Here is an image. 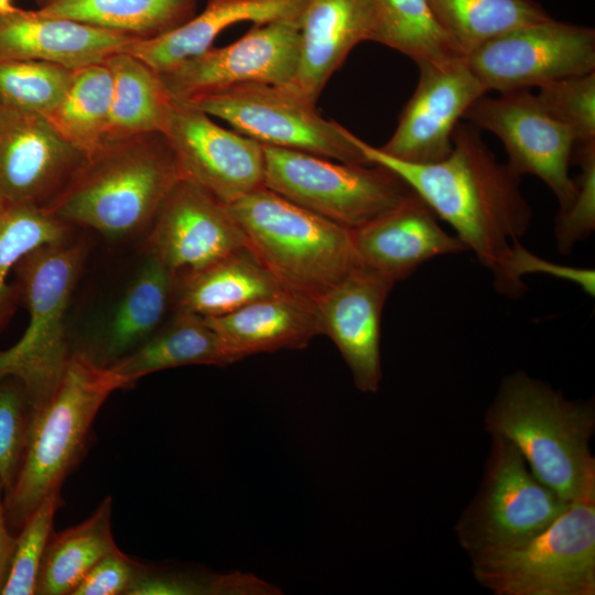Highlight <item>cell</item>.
<instances>
[{
    "label": "cell",
    "instance_id": "cell-1",
    "mask_svg": "<svg viewBox=\"0 0 595 595\" xmlns=\"http://www.w3.org/2000/svg\"><path fill=\"white\" fill-rule=\"evenodd\" d=\"M349 134L368 163L394 172L453 227L467 250L493 272L497 290L509 296L508 260L512 244L530 226L532 209L521 193L520 176L497 160L480 130L459 122L450 154L426 164L392 158Z\"/></svg>",
    "mask_w": 595,
    "mask_h": 595
},
{
    "label": "cell",
    "instance_id": "cell-2",
    "mask_svg": "<svg viewBox=\"0 0 595 595\" xmlns=\"http://www.w3.org/2000/svg\"><path fill=\"white\" fill-rule=\"evenodd\" d=\"M484 422L490 435L509 441L533 475L564 501L595 487L593 403L567 400L519 370L502 380Z\"/></svg>",
    "mask_w": 595,
    "mask_h": 595
},
{
    "label": "cell",
    "instance_id": "cell-3",
    "mask_svg": "<svg viewBox=\"0 0 595 595\" xmlns=\"http://www.w3.org/2000/svg\"><path fill=\"white\" fill-rule=\"evenodd\" d=\"M180 180L163 133L108 141L87 155L47 210L68 225L120 237L152 224Z\"/></svg>",
    "mask_w": 595,
    "mask_h": 595
},
{
    "label": "cell",
    "instance_id": "cell-4",
    "mask_svg": "<svg viewBox=\"0 0 595 595\" xmlns=\"http://www.w3.org/2000/svg\"><path fill=\"white\" fill-rule=\"evenodd\" d=\"M122 388L109 367L82 349L73 350L50 400L32 413L28 446L19 475L3 493L6 521L12 534L83 458L93 423L107 398Z\"/></svg>",
    "mask_w": 595,
    "mask_h": 595
},
{
    "label": "cell",
    "instance_id": "cell-5",
    "mask_svg": "<svg viewBox=\"0 0 595 595\" xmlns=\"http://www.w3.org/2000/svg\"><path fill=\"white\" fill-rule=\"evenodd\" d=\"M290 293L315 302L359 266L353 231L262 186L227 205Z\"/></svg>",
    "mask_w": 595,
    "mask_h": 595
},
{
    "label": "cell",
    "instance_id": "cell-6",
    "mask_svg": "<svg viewBox=\"0 0 595 595\" xmlns=\"http://www.w3.org/2000/svg\"><path fill=\"white\" fill-rule=\"evenodd\" d=\"M84 257V242L68 239L30 251L14 267L29 323L18 342L0 351V376L22 381L32 413L53 396L73 354L66 312Z\"/></svg>",
    "mask_w": 595,
    "mask_h": 595
},
{
    "label": "cell",
    "instance_id": "cell-7",
    "mask_svg": "<svg viewBox=\"0 0 595 595\" xmlns=\"http://www.w3.org/2000/svg\"><path fill=\"white\" fill-rule=\"evenodd\" d=\"M470 558L476 581L497 595H594L595 487L524 543Z\"/></svg>",
    "mask_w": 595,
    "mask_h": 595
},
{
    "label": "cell",
    "instance_id": "cell-8",
    "mask_svg": "<svg viewBox=\"0 0 595 595\" xmlns=\"http://www.w3.org/2000/svg\"><path fill=\"white\" fill-rule=\"evenodd\" d=\"M263 186L350 230L389 214L414 192L379 164L343 163L263 145Z\"/></svg>",
    "mask_w": 595,
    "mask_h": 595
},
{
    "label": "cell",
    "instance_id": "cell-9",
    "mask_svg": "<svg viewBox=\"0 0 595 595\" xmlns=\"http://www.w3.org/2000/svg\"><path fill=\"white\" fill-rule=\"evenodd\" d=\"M188 104L263 145L298 150L343 163L368 164L350 131L324 119L316 101L294 86L246 83L192 98Z\"/></svg>",
    "mask_w": 595,
    "mask_h": 595
},
{
    "label": "cell",
    "instance_id": "cell-10",
    "mask_svg": "<svg viewBox=\"0 0 595 595\" xmlns=\"http://www.w3.org/2000/svg\"><path fill=\"white\" fill-rule=\"evenodd\" d=\"M569 504L533 475L509 441L491 435L480 487L455 532L470 556L516 547L549 527Z\"/></svg>",
    "mask_w": 595,
    "mask_h": 595
},
{
    "label": "cell",
    "instance_id": "cell-11",
    "mask_svg": "<svg viewBox=\"0 0 595 595\" xmlns=\"http://www.w3.org/2000/svg\"><path fill=\"white\" fill-rule=\"evenodd\" d=\"M466 61L488 93L539 88L595 71V31L550 18L486 42Z\"/></svg>",
    "mask_w": 595,
    "mask_h": 595
},
{
    "label": "cell",
    "instance_id": "cell-12",
    "mask_svg": "<svg viewBox=\"0 0 595 595\" xmlns=\"http://www.w3.org/2000/svg\"><path fill=\"white\" fill-rule=\"evenodd\" d=\"M464 119L497 136L507 151L510 170L518 176L539 177L556 197L560 212L567 208L575 194L569 166L576 140L547 112L536 94L515 89L497 97L484 95L466 110Z\"/></svg>",
    "mask_w": 595,
    "mask_h": 595
},
{
    "label": "cell",
    "instance_id": "cell-13",
    "mask_svg": "<svg viewBox=\"0 0 595 595\" xmlns=\"http://www.w3.org/2000/svg\"><path fill=\"white\" fill-rule=\"evenodd\" d=\"M300 61V23L277 20L256 23L223 47H210L158 73L177 101L246 83L290 85Z\"/></svg>",
    "mask_w": 595,
    "mask_h": 595
},
{
    "label": "cell",
    "instance_id": "cell-14",
    "mask_svg": "<svg viewBox=\"0 0 595 595\" xmlns=\"http://www.w3.org/2000/svg\"><path fill=\"white\" fill-rule=\"evenodd\" d=\"M163 134L182 180L223 204L230 205L263 186L262 144L218 126L202 110L173 99Z\"/></svg>",
    "mask_w": 595,
    "mask_h": 595
},
{
    "label": "cell",
    "instance_id": "cell-15",
    "mask_svg": "<svg viewBox=\"0 0 595 595\" xmlns=\"http://www.w3.org/2000/svg\"><path fill=\"white\" fill-rule=\"evenodd\" d=\"M86 159L44 116L0 107V206L47 209Z\"/></svg>",
    "mask_w": 595,
    "mask_h": 595
},
{
    "label": "cell",
    "instance_id": "cell-16",
    "mask_svg": "<svg viewBox=\"0 0 595 595\" xmlns=\"http://www.w3.org/2000/svg\"><path fill=\"white\" fill-rule=\"evenodd\" d=\"M147 244L149 255L158 258L176 281L250 247L227 205L185 180L167 195Z\"/></svg>",
    "mask_w": 595,
    "mask_h": 595
},
{
    "label": "cell",
    "instance_id": "cell-17",
    "mask_svg": "<svg viewBox=\"0 0 595 595\" xmlns=\"http://www.w3.org/2000/svg\"><path fill=\"white\" fill-rule=\"evenodd\" d=\"M419 71L418 85L394 132L379 149L402 161L426 164L450 154L459 120L488 91L466 57L444 65H421Z\"/></svg>",
    "mask_w": 595,
    "mask_h": 595
},
{
    "label": "cell",
    "instance_id": "cell-18",
    "mask_svg": "<svg viewBox=\"0 0 595 595\" xmlns=\"http://www.w3.org/2000/svg\"><path fill=\"white\" fill-rule=\"evenodd\" d=\"M396 283L361 264L316 300L321 335L337 347L356 388L378 391L381 378V314Z\"/></svg>",
    "mask_w": 595,
    "mask_h": 595
},
{
    "label": "cell",
    "instance_id": "cell-19",
    "mask_svg": "<svg viewBox=\"0 0 595 595\" xmlns=\"http://www.w3.org/2000/svg\"><path fill=\"white\" fill-rule=\"evenodd\" d=\"M353 237L359 264L394 283L432 258L467 250L440 226L437 216L415 193L394 210L354 230Z\"/></svg>",
    "mask_w": 595,
    "mask_h": 595
},
{
    "label": "cell",
    "instance_id": "cell-20",
    "mask_svg": "<svg viewBox=\"0 0 595 595\" xmlns=\"http://www.w3.org/2000/svg\"><path fill=\"white\" fill-rule=\"evenodd\" d=\"M137 39L36 10L0 17V61H42L76 69L104 63Z\"/></svg>",
    "mask_w": 595,
    "mask_h": 595
},
{
    "label": "cell",
    "instance_id": "cell-21",
    "mask_svg": "<svg viewBox=\"0 0 595 595\" xmlns=\"http://www.w3.org/2000/svg\"><path fill=\"white\" fill-rule=\"evenodd\" d=\"M371 31V0H304L300 61L291 85L316 101L353 48L370 41Z\"/></svg>",
    "mask_w": 595,
    "mask_h": 595
},
{
    "label": "cell",
    "instance_id": "cell-22",
    "mask_svg": "<svg viewBox=\"0 0 595 595\" xmlns=\"http://www.w3.org/2000/svg\"><path fill=\"white\" fill-rule=\"evenodd\" d=\"M303 3L304 0H208L199 14L166 33L137 39L125 52L162 73L210 48L218 34L232 24L277 20L300 23Z\"/></svg>",
    "mask_w": 595,
    "mask_h": 595
},
{
    "label": "cell",
    "instance_id": "cell-23",
    "mask_svg": "<svg viewBox=\"0 0 595 595\" xmlns=\"http://www.w3.org/2000/svg\"><path fill=\"white\" fill-rule=\"evenodd\" d=\"M205 320L236 363L256 354L303 349L321 335L315 303L294 294L257 301Z\"/></svg>",
    "mask_w": 595,
    "mask_h": 595
},
{
    "label": "cell",
    "instance_id": "cell-24",
    "mask_svg": "<svg viewBox=\"0 0 595 595\" xmlns=\"http://www.w3.org/2000/svg\"><path fill=\"white\" fill-rule=\"evenodd\" d=\"M176 282L177 311L203 317L228 314L257 301L292 294L250 247L235 251Z\"/></svg>",
    "mask_w": 595,
    "mask_h": 595
},
{
    "label": "cell",
    "instance_id": "cell-25",
    "mask_svg": "<svg viewBox=\"0 0 595 595\" xmlns=\"http://www.w3.org/2000/svg\"><path fill=\"white\" fill-rule=\"evenodd\" d=\"M236 360L205 317L177 311L173 321L109 368L122 388L142 377L187 365L226 367Z\"/></svg>",
    "mask_w": 595,
    "mask_h": 595
},
{
    "label": "cell",
    "instance_id": "cell-26",
    "mask_svg": "<svg viewBox=\"0 0 595 595\" xmlns=\"http://www.w3.org/2000/svg\"><path fill=\"white\" fill-rule=\"evenodd\" d=\"M175 283L174 274L149 255L116 307L101 342L87 355L99 366L110 367L143 344L165 315Z\"/></svg>",
    "mask_w": 595,
    "mask_h": 595
},
{
    "label": "cell",
    "instance_id": "cell-27",
    "mask_svg": "<svg viewBox=\"0 0 595 595\" xmlns=\"http://www.w3.org/2000/svg\"><path fill=\"white\" fill-rule=\"evenodd\" d=\"M104 64L112 77L111 107L104 142L163 133L173 98L159 74L125 51L112 54Z\"/></svg>",
    "mask_w": 595,
    "mask_h": 595
},
{
    "label": "cell",
    "instance_id": "cell-28",
    "mask_svg": "<svg viewBox=\"0 0 595 595\" xmlns=\"http://www.w3.org/2000/svg\"><path fill=\"white\" fill-rule=\"evenodd\" d=\"M112 497L80 523L53 531L41 564L37 595H72L89 570L117 549L111 532Z\"/></svg>",
    "mask_w": 595,
    "mask_h": 595
},
{
    "label": "cell",
    "instance_id": "cell-29",
    "mask_svg": "<svg viewBox=\"0 0 595 595\" xmlns=\"http://www.w3.org/2000/svg\"><path fill=\"white\" fill-rule=\"evenodd\" d=\"M43 15L150 39L188 21L197 0H36Z\"/></svg>",
    "mask_w": 595,
    "mask_h": 595
},
{
    "label": "cell",
    "instance_id": "cell-30",
    "mask_svg": "<svg viewBox=\"0 0 595 595\" xmlns=\"http://www.w3.org/2000/svg\"><path fill=\"white\" fill-rule=\"evenodd\" d=\"M370 41L421 65H444L466 56L446 33L428 0H371Z\"/></svg>",
    "mask_w": 595,
    "mask_h": 595
},
{
    "label": "cell",
    "instance_id": "cell-31",
    "mask_svg": "<svg viewBox=\"0 0 595 595\" xmlns=\"http://www.w3.org/2000/svg\"><path fill=\"white\" fill-rule=\"evenodd\" d=\"M112 98V77L104 64L74 69L60 102L44 117L68 143L87 155L104 142Z\"/></svg>",
    "mask_w": 595,
    "mask_h": 595
},
{
    "label": "cell",
    "instance_id": "cell-32",
    "mask_svg": "<svg viewBox=\"0 0 595 595\" xmlns=\"http://www.w3.org/2000/svg\"><path fill=\"white\" fill-rule=\"evenodd\" d=\"M428 1L465 56L497 36L551 18L533 0Z\"/></svg>",
    "mask_w": 595,
    "mask_h": 595
},
{
    "label": "cell",
    "instance_id": "cell-33",
    "mask_svg": "<svg viewBox=\"0 0 595 595\" xmlns=\"http://www.w3.org/2000/svg\"><path fill=\"white\" fill-rule=\"evenodd\" d=\"M71 225L46 208L33 205L0 206V327L10 314L14 290L10 272L30 251L69 239Z\"/></svg>",
    "mask_w": 595,
    "mask_h": 595
},
{
    "label": "cell",
    "instance_id": "cell-34",
    "mask_svg": "<svg viewBox=\"0 0 595 595\" xmlns=\"http://www.w3.org/2000/svg\"><path fill=\"white\" fill-rule=\"evenodd\" d=\"M280 588L253 574L142 563L126 595H274Z\"/></svg>",
    "mask_w": 595,
    "mask_h": 595
},
{
    "label": "cell",
    "instance_id": "cell-35",
    "mask_svg": "<svg viewBox=\"0 0 595 595\" xmlns=\"http://www.w3.org/2000/svg\"><path fill=\"white\" fill-rule=\"evenodd\" d=\"M73 73L42 61H0V107L45 116L62 99Z\"/></svg>",
    "mask_w": 595,
    "mask_h": 595
},
{
    "label": "cell",
    "instance_id": "cell-36",
    "mask_svg": "<svg viewBox=\"0 0 595 595\" xmlns=\"http://www.w3.org/2000/svg\"><path fill=\"white\" fill-rule=\"evenodd\" d=\"M60 491L48 495L18 534L9 571L0 595H34L54 516L62 505Z\"/></svg>",
    "mask_w": 595,
    "mask_h": 595
},
{
    "label": "cell",
    "instance_id": "cell-37",
    "mask_svg": "<svg viewBox=\"0 0 595 595\" xmlns=\"http://www.w3.org/2000/svg\"><path fill=\"white\" fill-rule=\"evenodd\" d=\"M31 422L32 405L24 385L14 376H0V479L3 493L19 475Z\"/></svg>",
    "mask_w": 595,
    "mask_h": 595
},
{
    "label": "cell",
    "instance_id": "cell-38",
    "mask_svg": "<svg viewBox=\"0 0 595 595\" xmlns=\"http://www.w3.org/2000/svg\"><path fill=\"white\" fill-rule=\"evenodd\" d=\"M536 95L547 112L573 133L576 144L595 141V71L549 83Z\"/></svg>",
    "mask_w": 595,
    "mask_h": 595
},
{
    "label": "cell",
    "instance_id": "cell-39",
    "mask_svg": "<svg viewBox=\"0 0 595 595\" xmlns=\"http://www.w3.org/2000/svg\"><path fill=\"white\" fill-rule=\"evenodd\" d=\"M573 159L581 169L574 180L575 194L555 219L556 246L562 255L595 229V141L576 144Z\"/></svg>",
    "mask_w": 595,
    "mask_h": 595
},
{
    "label": "cell",
    "instance_id": "cell-40",
    "mask_svg": "<svg viewBox=\"0 0 595 595\" xmlns=\"http://www.w3.org/2000/svg\"><path fill=\"white\" fill-rule=\"evenodd\" d=\"M526 273H545L571 281L583 289L588 295L595 294V272L591 269L555 264L543 260L524 249L519 240L512 244L507 264L509 296H519L526 290L521 277Z\"/></svg>",
    "mask_w": 595,
    "mask_h": 595
},
{
    "label": "cell",
    "instance_id": "cell-41",
    "mask_svg": "<svg viewBox=\"0 0 595 595\" xmlns=\"http://www.w3.org/2000/svg\"><path fill=\"white\" fill-rule=\"evenodd\" d=\"M141 565L117 548L89 570L72 595H126Z\"/></svg>",
    "mask_w": 595,
    "mask_h": 595
},
{
    "label": "cell",
    "instance_id": "cell-42",
    "mask_svg": "<svg viewBox=\"0 0 595 595\" xmlns=\"http://www.w3.org/2000/svg\"><path fill=\"white\" fill-rule=\"evenodd\" d=\"M3 485L0 479V592L4 584L18 536L11 533L7 526L3 507Z\"/></svg>",
    "mask_w": 595,
    "mask_h": 595
},
{
    "label": "cell",
    "instance_id": "cell-43",
    "mask_svg": "<svg viewBox=\"0 0 595 595\" xmlns=\"http://www.w3.org/2000/svg\"><path fill=\"white\" fill-rule=\"evenodd\" d=\"M19 8L12 4V0H0V17L11 14Z\"/></svg>",
    "mask_w": 595,
    "mask_h": 595
}]
</instances>
